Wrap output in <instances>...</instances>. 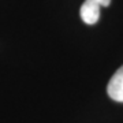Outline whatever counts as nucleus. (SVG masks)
Listing matches in <instances>:
<instances>
[{
	"instance_id": "2",
	"label": "nucleus",
	"mask_w": 123,
	"mask_h": 123,
	"mask_svg": "<svg viewBox=\"0 0 123 123\" xmlns=\"http://www.w3.org/2000/svg\"><path fill=\"white\" fill-rule=\"evenodd\" d=\"M107 92L112 100L118 101V103H123V66L110 79Z\"/></svg>"
},
{
	"instance_id": "3",
	"label": "nucleus",
	"mask_w": 123,
	"mask_h": 123,
	"mask_svg": "<svg viewBox=\"0 0 123 123\" xmlns=\"http://www.w3.org/2000/svg\"><path fill=\"white\" fill-rule=\"evenodd\" d=\"M97 3H100L101 7H108L111 4V0H96Z\"/></svg>"
},
{
	"instance_id": "1",
	"label": "nucleus",
	"mask_w": 123,
	"mask_h": 123,
	"mask_svg": "<svg viewBox=\"0 0 123 123\" xmlns=\"http://www.w3.org/2000/svg\"><path fill=\"white\" fill-rule=\"evenodd\" d=\"M100 8H101L100 3H97L96 0H85L81 6V10H79L81 19L86 25L97 23L98 18H100Z\"/></svg>"
}]
</instances>
